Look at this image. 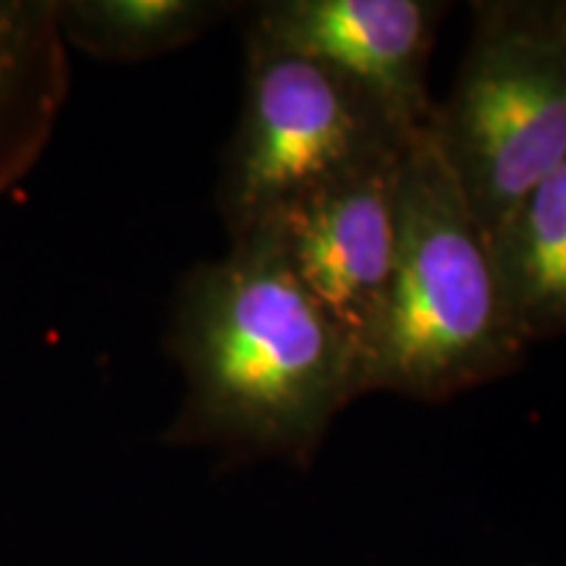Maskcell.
Wrapping results in <instances>:
<instances>
[{
	"instance_id": "6da1fadb",
	"label": "cell",
	"mask_w": 566,
	"mask_h": 566,
	"mask_svg": "<svg viewBox=\"0 0 566 566\" xmlns=\"http://www.w3.org/2000/svg\"><path fill=\"white\" fill-rule=\"evenodd\" d=\"M166 352L184 394L163 441L229 459L304 464L349 401L359 365L265 231L189 268L176 283Z\"/></svg>"
},
{
	"instance_id": "7a4b0ae2",
	"label": "cell",
	"mask_w": 566,
	"mask_h": 566,
	"mask_svg": "<svg viewBox=\"0 0 566 566\" xmlns=\"http://www.w3.org/2000/svg\"><path fill=\"white\" fill-rule=\"evenodd\" d=\"M527 349L491 239L424 126L401 158L394 279L359 388L446 401L514 373Z\"/></svg>"
},
{
	"instance_id": "3957f363",
	"label": "cell",
	"mask_w": 566,
	"mask_h": 566,
	"mask_svg": "<svg viewBox=\"0 0 566 566\" xmlns=\"http://www.w3.org/2000/svg\"><path fill=\"white\" fill-rule=\"evenodd\" d=\"M428 132L488 237L566 160V34L551 0H480Z\"/></svg>"
},
{
	"instance_id": "277c9868",
	"label": "cell",
	"mask_w": 566,
	"mask_h": 566,
	"mask_svg": "<svg viewBox=\"0 0 566 566\" xmlns=\"http://www.w3.org/2000/svg\"><path fill=\"white\" fill-rule=\"evenodd\" d=\"M244 53L242 111L216 189L231 242L289 205L399 158L417 134L321 61L254 40H244Z\"/></svg>"
},
{
	"instance_id": "5b68a950",
	"label": "cell",
	"mask_w": 566,
	"mask_h": 566,
	"mask_svg": "<svg viewBox=\"0 0 566 566\" xmlns=\"http://www.w3.org/2000/svg\"><path fill=\"white\" fill-rule=\"evenodd\" d=\"M401 158L304 197L254 229L273 239L296 283L352 346L359 370L394 279Z\"/></svg>"
},
{
	"instance_id": "8992f818",
	"label": "cell",
	"mask_w": 566,
	"mask_h": 566,
	"mask_svg": "<svg viewBox=\"0 0 566 566\" xmlns=\"http://www.w3.org/2000/svg\"><path fill=\"white\" fill-rule=\"evenodd\" d=\"M446 11L436 0H265L250 6L244 40L325 63L420 132L436 108L428 63Z\"/></svg>"
},
{
	"instance_id": "52a82bcc",
	"label": "cell",
	"mask_w": 566,
	"mask_h": 566,
	"mask_svg": "<svg viewBox=\"0 0 566 566\" xmlns=\"http://www.w3.org/2000/svg\"><path fill=\"white\" fill-rule=\"evenodd\" d=\"M69 90V45L55 0H0V197L45 155Z\"/></svg>"
},
{
	"instance_id": "ba28073f",
	"label": "cell",
	"mask_w": 566,
	"mask_h": 566,
	"mask_svg": "<svg viewBox=\"0 0 566 566\" xmlns=\"http://www.w3.org/2000/svg\"><path fill=\"white\" fill-rule=\"evenodd\" d=\"M488 239L506 310L527 346L566 336V160Z\"/></svg>"
},
{
	"instance_id": "9c48e42d",
	"label": "cell",
	"mask_w": 566,
	"mask_h": 566,
	"mask_svg": "<svg viewBox=\"0 0 566 566\" xmlns=\"http://www.w3.org/2000/svg\"><path fill=\"white\" fill-rule=\"evenodd\" d=\"M231 0H55L69 51L105 63H142L176 53L233 17Z\"/></svg>"
},
{
	"instance_id": "30bf717a",
	"label": "cell",
	"mask_w": 566,
	"mask_h": 566,
	"mask_svg": "<svg viewBox=\"0 0 566 566\" xmlns=\"http://www.w3.org/2000/svg\"><path fill=\"white\" fill-rule=\"evenodd\" d=\"M551 11H554L558 27H562L566 34V0H551Z\"/></svg>"
}]
</instances>
